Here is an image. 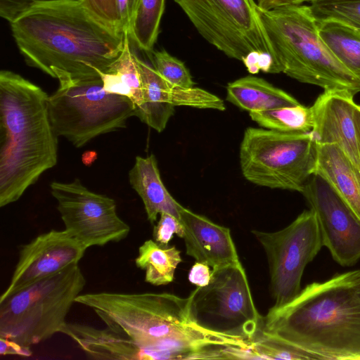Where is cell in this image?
I'll use <instances>...</instances> for the list:
<instances>
[{
	"label": "cell",
	"mask_w": 360,
	"mask_h": 360,
	"mask_svg": "<svg viewBox=\"0 0 360 360\" xmlns=\"http://www.w3.org/2000/svg\"><path fill=\"white\" fill-rule=\"evenodd\" d=\"M11 27L27 65L56 79L101 76L124 48V32L96 18L81 0H35Z\"/></svg>",
	"instance_id": "cell-1"
},
{
	"label": "cell",
	"mask_w": 360,
	"mask_h": 360,
	"mask_svg": "<svg viewBox=\"0 0 360 360\" xmlns=\"http://www.w3.org/2000/svg\"><path fill=\"white\" fill-rule=\"evenodd\" d=\"M360 269L308 284L285 305L271 307L261 329L314 359L360 360Z\"/></svg>",
	"instance_id": "cell-2"
},
{
	"label": "cell",
	"mask_w": 360,
	"mask_h": 360,
	"mask_svg": "<svg viewBox=\"0 0 360 360\" xmlns=\"http://www.w3.org/2000/svg\"><path fill=\"white\" fill-rule=\"evenodd\" d=\"M49 96L10 71L0 72V207L19 200L57 164L58 136Z\"/></svg>",
	"instance_id": "cell-3"
},
{
	"label": "cell",
	"mask_w": 360,
	"mask_h": 360,
	"mask_svg": "<svg viewBox=\"0 0 360 360\" xmlns=\"http://www.w3.org/2000/svg\"><path fill=\"white\" fill-rule=\"evenodd\" d=\"M257 11L282 72L324 90L360 92V78L335 57L321 38L308 6Z\"/></svg>",
	"instance_id": "cell-4"
},
{
	"label": "cell",
	"mask_w": 360,
	"mask_h": 360,
	"mask_svg": "<svg viewBox=\"0 0 360 360\" xmlns=\"http://www.w3.org/2000/svg\"><path fill=\"white\" fill-rule=\"evenodd\" d=\"M85 285L76 263L0 299V337L30 347L61 333Z\"/></svg>",
	"instance_id": "cell-5"
},
{
	"label": "cell",
	"mask_w": 360,
	"mask_h": 360,
	"mask_svg": "<svg viewBox=\"0 0 360 360\" xmlns=\"http://www.w3.org/2000/svg\"><path fill=\"white\" fill-rule=\"evenodd\" d=\"M76 303L91 309L107 328L139 346L150 359L160 340L191 325L188 297L167 292H89Z\"/></svg>",
	"instance_id": "cell-6"
},
{
	"label": "cell",
	"mask_w": 360,
	"mask_h": 360,
	"mask_svg": "<svg viewBox=\"0 0 360 360\" xmlns=\"http://www.w3.org/2000/svg\"><path fill=\"white\" fill-rule=\"evenodd\" d=\"M58 89L49 98L51 122L58 136L79 148L93 139L126 127L136 106L127 97L110 94L101 76L58 75Z\"/></svg>",
	"instance_id": "cell-7"
},
{
	"label": "cell",
	"mask_w": 360,
	"mask_h": 360,
	"mask_svg": "<svg viewBox=\"0 0 360 360\" xmlns=\"http://www.w3.org/2000/svg\"><path fill=\"white\" fill-rule=\"evenodd\" d=\"M317 143L311 132L245 129L239 150L243 176L270 188L302 192L314 174Z\"/></svg>",
	"instance_id": "cell-8"
},
{
	"label": "cell",
	"mask_w": 360,
	"mask_h": 360,
	"mask_svg": "<svg viewBox=\"0 0 360 360\" xmlns=\"http://www.w3.org/2000/svg\"><path fill=\"white\" fill-rule=\"evenodd\" d=\"M188 297L191 321L203 329L251 342L262 327L241 263L212 269L210 283Z\"/></svg>",
	"instance_id": "cell-9"
},
{
	"label": "cell",
	"mask_w": 360,
	"mask_h": 360,
	"mask_svg": "<svg viewBox=\"0 0 360 360\" xmlns=\"http://www.w3.org/2000/svg\"><path fill=\"white\" fill-rule=\"evenodd\" d=\"M174 1L198 33L229 58L242 62L258 52L277 60L254 0Z\"/></svg>",
	"instance_id": "cell-10"
},
{
	"label": "cell",
	"mask_w": 360,
	"mask_h": 360,
	"mask_svg": "<svg viewBox=\"0 0 360 360\" xmlns=\"http://www.w3.org/2000/svg\"><path fill=\"white\" fill-rule=\"evenodd\" d=\"M252 233L266 255L272 307H283L299 294L306 266L323 246L316 215L311 209L304 210L280 231Z\"/></svg>",
	"instance_id": "cell-11"
},
{
	"label": "cell",
	"mask_w": 360,
	"mask_h": 360,
	"mask_svg": "<svg viewBox=\"0 0 360 360\" xmlns=\"http://www.w3.org/2000/svg\"><path fill=\"white\" fill-rule=\"evenodd\" d=\"M50 188L65 229L86 249L128 236L130 226L119 217L112 198L90 191L78 179L53 181Z\"/></svg>",
	"instance_id": "cell-12"
},
{
	"label": "cell",
	"mask_w": 360,
	"mask_h": 360,
	"mask_svg": "<svg viewBox=\"0 0 360 360\" xmlns=\"http://www.w3.org/2000/svg\"><path fill=\"white\" fill-rule=\"evenodd\" d=\"M314 212L323 245L342 266L360 259V219L320 176L313 174L301 192Z\"/></svg>",
	"instance_id": "cell-13"
},
{
	"label": "cell",
	"mask_w": 360,
	"mask_h": 360,
	"mask_svg": "<svg viewBox=\"0 0 360 360\" xmlns=\"http://www.w3.org/2000/svg\"><path fill=\"white\" fill-rule=\"evenodd\" d=\"M86 248L67 230L51 229L21 246L3 299L66 266L79 263Z\"/></svg>",
	"instance_id": "cell-14"
},
{
	"label": "cell",
	"mask_w": 360,
	"mask_h": 360,
	"mask_svg": "<svg viewBox=\"0 0 360 360\" xmlns=\"http://www.w3.org/2000/svg\"><path fill=\"white\" fill-rule=\"evenodd\" d=\"M354 96L345 90H324L311 106L314 121L311 132L318 144L338 146L360 169Z\"/></svg>",
	"instance_id": "cell-15"
},
{
	"label": "cell",
	"mask_w": 360,
	"mask_h": 360,
	"mask_svg": "<svg viewBox=\"0 0 360 360\" xmlns=\"http://www.w3.org/2000/svg\"><path fill=\"white\" fill-rule=\"evenodd\" d=\"M186 254L216 269L240 264L229 228L181 207L179 210Z\"/></svg>",
	"instance_id": "cell-16"
},
{
	"label": "cell",
	"mask_w": 360,
	"mask_h": 360,
	"mask_svg": "<svg viewBox=\"0 0 360 360\" xmlns=\"http://www.w3.org/2000/svg\"><path fill=\"white\" fill-rule=\"evenodd\" d=\"M314 174L326 181L360 219V169L338 146L317 143Z\"/></svg>",
	"instance_id": "cell-17"
},
{
	"label": "cell",
	"mask_w": 360,
	"mask_h": 360,
	"mask_svg": "<svg viewBox=\"0 0 360 360\" xmlns=\"http://www.w3.org/2000/svg\"><path fill=\"white\" fill-rule=\"evenodd\" d=\"M61 333L73 340L91 359H146L145 352L133 341L107 327L100 329L66 322Z\"/></svg>",
	"instance_id": "cell-18"
},
{
	"label": "cell",
	"mask_w": 360,
	"mask_h": 360,
	"mask_svg": "<svg viewBox=\"0 0 360 360\" xmlns=\"http://www.w3.org/2000/svg\"><path fill=\"white\" fill-rule=\"evenodd\" d=\"M129 181L141 198L150 224H153L162 212L171 214L180 219L181 205L165 186L154 155L136 158L135 163L129 172Z\"/></svg>",
	"instance_id": "cell-19"
},
{
	"label": "cell",
	"mask_w": 360,
	"mask_h": 360,
	"mask_svg": "<svg viewBox=\"0 0 360 360\" xmlns=\"http://www.w3.org/2000/svg\"><path fill=\"white\" fill-rule=\"evenodd\" d=\"M142 82L148 101L156 105L189 106L223 111L224 101L216 95L197 87L184 88L170 84L143 60L139 62Z\"/></svg>",
	"instance_id": "cell-20"
},
{
	"label": "cell",
	"mask_w": 360,
	"mask_h": 360,
	"mask_svg": "<svg viewBox=\"0 0 360 360\" xmlns=\"http://www.w3.org/2000/svg\"><path fill=\"white\" fill-rule=\"evenodd\" d=\"M226 100L249 112L300 104L295 98L285 91L262 78L252 75L229 83L226 87Z\"/></svg>",
	"instance_id": "cell-21"
},
{
	"label": "cell",
	"mask_w": 360,
	"mask_h": 360,
	"mask_svg": "<svg viewBox=\"0 0 360 360\" xmlns=\"http://www.w3.org/2000/svg\"><path fill=\"white\" fill-rule=\"evenodd\" d=\"M131 45L128 32H125L121 54L100 75L106 91L129 98L137 108L142 103V83L136 55L131 51Z\"/></svg>",
	"instance_id": "cell-22"
},
{
	"label": "cell",
	"mask_w": 360,
	"mask_h": 360,
	"mask_svg": "<svg viewBox=\"0 0 360 360\" xmlns=\"http://www.w3.org/2000/svg\"><path fill=\"white\" fill-rule=\"evenodd\" d=\"M319 34L335 57L360 78V30L340 22H317Z\"/></svg>",
	"instance_id": "cell-23"
},
{
	"label": "cell",
	"mask_w": 360,
	"mask_h": 360,
	"mask_svg": "<svg viewBox=\"0 0 360 360\" xmlns=\"http://www.w3.org/2000/svg\"><path fill=\"white\" fill-rule=\"evenodd\" d=\"M181 262V252L174 245H161L150 239L139 247L135 259L136 266L145 271V281L154 285L172 282Z\"/></svg>",
	"instance_id": "cell-24"
},
{
	"label": "cell",
	"mask_w": 360,
	"mask_h": 360,
	"mask_svg": "<svg viewBox=\"0 0 360 360\" xmlns=\"http://www.w3.org/2000/svg\"><path fill=\"white\" fill-rule=\"evenodd\" d=\"M165 0H140L128 32L131 45L150 54L157 41Z\"/></svg>",
	"instance_id": "cell-25"
},
{
	"label": "cell",
	"mask_w": 360,
	"mask_h": 360,
	"mask_svg": "<svg viewBox=\"0 0 360 360\" xmlns=\"http://www.w3.org/2000/svg\"><path fill=\"white\" fill-rule=\"evenodd\" d=\"M249 114L261 127L283 132H309L314 124L311 107L300 103Z\"/></svg>",
	"instance_id": "cell-26"
},
{
	"label": "cell",
	"mask_w": 360,
	"mask_h": 360,
	"mask_svg": "<svg viewBox=\"0 0 360 360\" xmlns=\"http://www.w3.org/2000/svg\"><path fill=\"white\" fill-rule=\"evenodd\" d=\"M309 6L317 22L333 20L360 30V0H314Z\"/></svg>",
	"instance_id": "cell-27"
},
{
	"label": "cell",
	"mask_w": 360,
	"mask_h": 360,
	"mask_svg": "<svg viewBox=\"0 0 360 360\" xmlns=\"http://www.w3.org/2000/svg\"><path fill=\"white\" fill-rule=\"evenodd\" d=\"M251 345L253 352L259 359H314L307 352L278 338L264 332L261 328L252 338Z\"/></svg>",
	"instance_id": "cell-28"
},
{
	"label": "cell",
	"mask_w": 360,
	"mask_h": 360,
	"mask_svg": "<svg viewBox=\"0 0 360 360\" xmlns=\"http://www.w3.org/2000/svg\"><path fill=\"white\" fill-rule=\"evenodd\" d=\"M150 56L153 68L166 81L181 87H193L190 72L182 61L165 50L153 51Z\"/></svg>",
	"instance_id": "cell-29"
},
{
	"label": "cell",
	"mask_w": 360,
	"mask_h": 360,
	"mask_svg": "<svg viewBox=\"0 0 360 360\" xmlns=\"http://www.w3.org/2000/svg\"><path fill=\"white\" fill-rule=\"evenodd\" d=\"M86 8L108 27L123 32L117 0H81Z\"/></svg>",
	"instance_id": "cell-30"
},
{
	"label": "cell",
	"mask_w": 360,
	"mask_h": 360,
	"mask_svg": "<svg viewBox=\"0 0 360 360\" xmlns=\"http://www.w3.org/2000/svg\"><path fill=\"white\" fill-rule=\"evenodd\" d=\"M160 216L153 231V239L156 243L161 245H168L174 234L183 238L184 229L179 219L167 212H162Z\"/></svg>",
	"instance_id": "cell-31"
},
{
	"label": "cell",
	"mask_w": 360,
	"mask_h": 360,
	"mask_svg": "<svg viewBox=\"0 0 360 360\" xmlns=\"http://www.w3.org/2000/svg\"><path fill=\"white\" fill-rule=\"evenodd\" d=\"M35 0H0V15L10 23L28 11Z\"/></svg>",
	"instance_id": "cell-32"
},
{
	"label": "cell",
	"mask_w": 360,
	"mask_h": 360,
	"mask_svg": "<svg viewBox=\"0 0 360 360\" xmlns=\"http://www.w3.org/2000/svg\"><path fill=\"white\" fill-rule=\"evenodd\" d=\"M140 0H117L124 32H129L139 6Z\"/></svg>",
	"instance_id": "cell-33"
},
{
	"label": "cell",
	"mask_w": 360,
	"mask_h": 360,
	"mask_svg": "<svg viewBox=\"0 0 360 360\" xmlns=\"http://www.w3.org/2000/svg\"><path fill=\"white\" fill-rule=\"evenodd\" d=\"M212 273L208 264L196 261L188 272V278L192 284L202 287L210 283Z\"/></svg>",
	"instance_id": "cell-34"
},
{
	"label": "cell",
	"mask_w": 360,
	"mask_h": 360,
	"mask_svg": "<svg viewBox=\"0 0 360 360\" xmlns=\"http://www.w3.org/2000/svg\"><path fill=\"white\" fill-rule=\"evenodd\" d=\"M0 354L28 357L32 355L30 347L22 345L13 340L0 337Z\"/></svg>",
	"instance_id": "cell-35"
},
{
	"label": "cell",
	"mask_w": 360,
	"mask_h": 360,
	"mask_svg": "<svg viewBox=\"0 0 360 360\" xmlns=\"http://www.w3.org/2000/svg\"><path fill=\"white\" fill-rule=\"evenodd\" d=\"M313 1L314 0H257V4L262 10H271L279 7L301 5L304 2Z\"/></svg>",
	"instance_id": "cell-36"
},
{
	"label": "cell",
	"mask_w": 360,
	"mask_h": 360,
	"mask_svg": "<svg viewBox=\"0 0 360 360\" xmlns=\"http://www.w3.org/2000/svg\"><path fill=\"white\" fill-rule=\"evenodd\" d=\"M354 124L356 134L357 144L360 158V105H356L354 112Z\"/></svg>",
	"instance_id": "cell-37"
},
{
	"label": "cell",
	"mask_w": 360,
	"mask_h": 360,
	"mask_svg": "<svg viewBox=\"0 0 360 360\" xmlns=\"http://www.w3.org/2000/svg\"><path fill=\"white\" fill-rule=\"evenodd\" d=\"M359 292L360 293V285H359Z\"/></svg>",
	"instance_id": "cell-38"
}]
</instances>
